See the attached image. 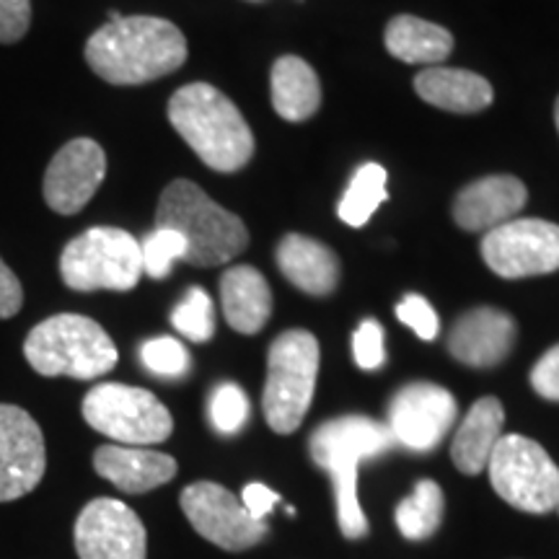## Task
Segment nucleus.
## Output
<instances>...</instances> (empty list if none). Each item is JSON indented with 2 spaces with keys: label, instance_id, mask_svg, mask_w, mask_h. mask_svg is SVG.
Instances as JSON below:
<instances>
[{
  "label": "nucleus",
  "instance_id": "nucleus-1",
  "mask_svg": "<svg viewBox=\"0 0 559 559\" xmlns=\"http://www.w3.org/2000/svg\"><path fill=\"white\" fill-rule=\"evenodd\" d=\"M187 39L177 24L158 16H122L86 41L88 68L111 86H140L185 66Z\"/></svg>",
  "mask_w": 559,
  "mask_h": 559
},
{
  "label": "nucleus",
  "instance_id": "nucleus-2",
  "mask_svg": "<svg viewBox=\"0 0 559 559\" xmlns=\"http://www.w3.org/2000/svg\"><path fill=\"white\" fill-rule=\"evenodd\" d=\"M169 122L213 171L234 174L254 156V132L239 107L210 83L181 86L169 102Z\"/></svg>",
  "mask_w": 559,
  "mask_h": 559
},
{
  "label": "nucleus",
  "instance_id": "nucleus-3",
  "mask_svg": "<svg viewBox=\"0 0 559 559\" xmlns=\"http://www.w3.org/2000/svg\"><path fill=\"white\" fill-rule=\"evenodd\" d=\"M391 445L394 436L386 425L362 415L330 419L313 430L311 459L332 474L340 528L347 539H362L368 534V519L358 500V464L362 459L381 456Z\"/></svg>",
  "mask_w": 559,
  "mask_h": 559
},
{
  "label": "nucleus",
  "instance_id": "nucleus-4",
  "mask_svg": "<svg viewBox=\"0 0 559 559\" xmlns=\"http://www.w3.org/2000/svg\"><path fill=\"white\" fill-rule=\"evenodd\" d=\"M156 228L177 230L187 241L185 262L194 267L230 262L249 247V230L239 215L210 200L190 179H174L160 192Z\"/></svg>",
  "mask_w": 559,
  "mask_h": 559
},
{
  "label": "nucleus",
  "instance_id": "nucleus-5",
  "mask_svg": "<svg viewBox=\"0 0 559 559\" xmlns=\"http://www.w3.org/2000/svg\"><path fill=\"white\" fill-rule=\"evenodd\" d=\"M29 366L47 379L91 381L117 366V347L102 324L81 313H58L34 326L24 342Z\"/></svg>",
  "mask_w": 559,
  "mask_h": 559
},
{
  "label": "nucleus",
  "instance_id": "nucleus-6",
  "mask_svg": "<svg viewBox=\"0 0 559 559\" xmlns=\"http://www.w3.org/2000/svg\"><path fill=\"white\" fill-rule=\"evenodd\" d=\"M319 379V342L306 330H288L270 345L262 409L280 436L300 428Z\"/></svg>",
  "mask_w": 559,
  "mask_h": 559
},
{
  "label": "nucleus",
  "instance_id": "nucleus-7",
  "mask_svg": "<svg viewBox=\"0 0 559 559\" xmlns=\"http://www.w3.org/2000/svg\"><path fill=\"white\" fill-rule=\"evenodd\" d=\"M60 277L70 290H132L143 277L140 241L122 228L83 230L60 254Z\"/></svg>",
  "mask_w": 559,
  "mask_h": 559
},
{
  "label": "nucleus",
  "instance_id": "nucleus-8",
  "mask_svg": "<svg viewBox=\"0 0 559 559\" xmlns=\"http://www.w3.org/2000/svg\"><path fill=\"white\" fill-rule=\"evenodd\" d=\"M83 419L120 445H156L171 438V412L151 391L124 383H99L83 396Z\"/></svg>",
  "mask_w": 559,
  "mask_h": 559
},
{
  "label": "nucleus",
  "instance_id": "nucleus-9",
  "mask_svg": "<svg viewBox=\"0 0 559 559\" xmlns=\"http://www.w3.org/2000/svg\"><path fill=\"white\" fill-rule=\"evenodd\" d=\"M495 492L523 513L544 515L559 506V469L526 436H502L487 464Z\"/></svg>",
  "mask_w": 559,
  "mask_h": 559
},
{
  "label": "nucleus",
  "instance_id": "nucleus-10",
  "mask_svg": "<svg viewBox=\"0 0 559 559\" xmlns=\"http://www.w3.org/2000/svg\"><path fill=\"white\" fill-rule=\"evenodd\" d=\"M481 257L506 280L549 275L559 270V226L542 218L508 221L487 230Z\"/></svg>",
  "mask_w": 559,
  "mask_h": 559
},
{
  "label": "nucleus",
  "instance_id": "nucleus-11",
  "mask_svg": "<svg viewBox=\"0 0 559 559\" xmlns=\"http://www.w3.org/2000/svg\"><path fill=\"white\" fill-rule=\"evenodd\" d=\"M181 510L202 539L226 551H243L267 536V523L257 521L241 498L215 481H194L181 489Z\"/></svg>",
  "mask_w": 559,
  "mask_h": 559
},
{
  "label": "nucleus",
  "instance_id": "nucleus-12",
  "mask_svg": "<svg viewBox=\"0 0 559 559\" xmlns=\"http://www.w3.org/2000/svg\"><path fill=\"white\" fill-rule=\"evenodd\" d=\"M75 551L81 559H145L148 534L130 506L115 498H96L75 521Z\"/></svg>",
  "mask_w": 559,
  "mask_h": 559
},
{
  "label": "nucleus",
  "instance_id": "nucleus-13",
  "mask_svg": "<svg viewBox=\"0 0 559 559\" xmlns=\"http://www.w3.org/2000/svg\"><path fill=\"white\" fill-rule=\"evenodd\" d=\"M456 423V400L449 389L436 383H409L389 404V425L394 440L404 449L428 453L449 436Z\"/></svg>",
  "mask_w": 559,
  "mask_h": 559
},
{
  "label": "nucleus",
  "instance_id": "nucleus-14",
  "mask_svg": "<svg viewBox=\"0 0 559 559\" xmlns=\"http://www.w3.org/2000/svg\"><path fill=\"white\" fill-rule=\"evenodd\" d=\"M45 436L29 412L0 404V502H13L45 477Z\"/></svg>",
  "mask_w": 559,
  "mask_h": 559
},
{
  "label": "nucleus",
  "instance_id": "nucleus-15",
  "mask_svg": "<svg viewBox=\"0 0 559 559\" xmlns=\"http://www.w3.org/2000/svg\"><path fill=\"white\" fill-rule=\"evenodd\" d=\"M107 177V153L96 140L75 138L55 153L45 171V202L55 213L75 215L88 205Z\"/></svg>",
  "mask_w": 559,
  "mask_h": 559
},
{
  "label": "nucleus",
  "instance_id": "nucleus-16",
  "mask_svg": "<svg viewBox=\"0 0 559 559\" xmlns=\"http://www.w3.org/2000/svg\"><path fill=\"white\" fill-rule=\"evenodd\" d=\"M519 326L500 309H472L461 317L449 334V353L472 368H492L510 355Z\"/></svg>",
  "mask_w": 559,
  "mask_h": 559
},
{
  "label": "nucleus",
  "instance_id": "nucleus-17",
  "mask_svg": "<svg viewBox=\"0 0 559 559\" xmlns=\"http://www.w3.org/2000/svg\"><path fill=\"white\" fill-rule=\"evenodd\" d=\"M528 190L521 179L498 174L472 181L459 192L453 202V221L472 234H487V230L513 221L526 207Z\"/></svg>",
  "mask_w": 559,
  "mask_h": 559
},
{
  "label": "nucleus",
  "instance_id": "nucleus-18",
  "mask_svg": "<svg viewBox=\"0 0 559 559\" xmlns=\"http://www.w3.org/2000/svg\"><path fill=\"white\" fill-rule=\"evenodd\" d=\"M94 469L128 495L151 492L177 477V461L169 453L140 445H102L94 453Z\"/></svg>",
  "mask_w": 559,
  "mask_h": 559
},
{
  "label": "nucleus",
  "instance_id": "nucleus-19",
  "mask_svg": "<svg viewBox=\"0 0 559 559\" xmlns=\"http://www.w3.org/2000/svg\"><path fill=\"white\" fill-rule=\"evenodd\" d=\"M277 267L309 296H330L340 283V257L309 236L288 234L277 247Z\"/></svg>",
  "mask_w": 559,
  "mask_h": 559
},
{
  "label": "nucleus",
  "instance_id": "nucleus-20",
  "mask_svg": "<svg viewBox=\"0 0 559 559\" xmlns=\"http://www.w3.org/2000/svg\"><path fill=\"white\" fill-rule=\"evenodd\" d=\"M502 425H506V409L500 400L481 396L472 404V409L461 419L451 445V459L461 474L477 477L487 469L489 456L502 438Z\"/></svg>",
  "mask_w": 559,
  "mask_h": 559
},
{
  "label": "nucleus",
  "instance_id": "nucleus-21",
  "mask_svg": "<svg viewBox=\"0 0 559 559\" xmlns=\"http://www.w3.org/2000/svg\"><path fill=\"white\" fill-rule=\"evenodd\" d=\"M415 91L432 107L453 115H477L492 104V86L487 79L461 68L432 66L415 75Z\"/></svg>",
  "mask_w": 559,
  "mask_h": 559
},
{
  "label": "nucleus",
  "instance_id": "nucleus-22",
  "mask_svg": "<svg viewBox=\"0 0 559 559\" xmlns=\"http://www.w3.org/2000/svg\"><path fill=\"white\" fill-rule=\"evenodd\" d=\"M221 304L226 321L239 334L264 330L272 313V293L260 270L236 264L221 277Z\"/></svg>",
  "mask_w": 559,
  "mask_h": 559
},
{
  "label": "nucleus",
  "instance_id": "nucleus-23",
  "mask_svg": "<svg viewBox=\"0 0 559 559\" xmlns=\"http://www.w3.org/2000/svg\"><path fill=\"white\" fill-rule=\"evenodd\" d=\"M272 107L283 120L304 122L321 107V83L309 62L285 55L272 66Z\"/></svg>",
  "mask_w": 559,
  "mask_h": 559
},
{
  "label": "nucleus",
  "instance_id": "nucleus-24",
  "mask_svg": "<svg viewBox=\"0 0 559 559\" xmlns=\"http://www.w3.org/2000/svg\"><path fill=\"white\" fill-rule=\"evenodd\" d=\"M383 41L391 58L409 62V66H440L453 50L449 29L417 16L391 19Z\"/></svg>",
  "mask_w": 559,
  "mask_h": 559
},
{
  "label": "nucleus",
  "instance_id": "nucleus-25",
  "mask_svg": "<svg viewBox=\"0 0 559 559\" xmlns=\"http://www.w3.org/2000/svg\"><path fill=\"white\" fill-rule=\"evenodd\" d=\"M443 489L438 481L423 479L412 489L409 498H404L396 506V526H400L404 539L425 542L443 523Z\"/></svg>",
  "mask_w": 559,
  "mask_h": 559
},
{
  "label": "nucleus",
  "instance_id": "nucleus-26",
  "mask_svg": "<svg viewBox=\"0 0 559 559\" xmlns=\"http://www.w3.org/2000/svg\"><path fill=\"white\" fill-rule=\"evenodd\" d=\"M386 179V169L379 164H366L362 169L355 171L353 181L342 194L340 218L353 228L366 226L381 202L389 200Z\"/></svg>",
  "mask_w": 559,
  "mask_h": 559
},
{
  "label": "nucleus",
  "instance_id": "nucleus-27",
  "mask_svg": "<svg viewBox=\"0 0 559 559\" xmlns=\"http://www.w3.org/2000/svg\"><path fill=\"white\" fill-rule=\"evenodd\" d=\"M171 324L181 337L192 342H207L215 334V309L213 300L202 288H192L181 298V304L171 313Z\"/></svg>",
  "mask_w": 559,
  "mask_h": 559
},
{
  "label": "nucleus",
  "instance_id": "nucleus-28",
  "mask_svg": "<svg viewBox=\"0 0 559 559\" xmlns=\"http://www.w3.org/2000/svg\"><path fill=\"white\" fill-rule=\"evenodd\" d=\"M143 272L153 280L169 277L174 262L187 257V241L171 228H153L145 241H140Z\"/></svg>",
  "mask_w": 559,
  "mask_h": 559
},
{
  "label": "nucleus",
  "instance_id": "nucleus-29",
  "mask_svg": "<svg viewBox=\"0 0 559 559\" xmlns=\"http://www.w3.org/2000/svg\"><path fill=\"white\" fill-rule=\"evenodd\" d=\"M140 360L151 373L160 376V379H181L192 366L190 353L174 337H156L148 340L140 347Z\"/></svg>",
  "mask_w": 559,
  "mask_h": 559
},
{
  "label": "nucleus",
  "instance_id": "nucleus-30",
  "mask_svg": "<svg viewBox=\"0 0 559 559\" xmlns=\"http://www.w3.org/2000/svg\"><path fill=\"white\" fill-rule=\"evenodd\" d=\"M249 419V400L236 383H221L210 396V423L223 436L239 432Z\"/></svg>",
  "mask_w": 559,
  "mask_h": 559
},
{
  "label": "nucleus",
  "instance_id": "nucleus-31",
  "mask_svg": "<svg viewBox=\"0 0 559 559\" xmlns=\"http://www.w3.org/2000/svg\"><path fill=\"white\" fill-rule=\"evenodd\" d=\"M396 319H400L402 324H407L419 340L430 342L438 337V330H440L438 313L432 311L428 300L417 296V293H409V296L402 298V304L396 306Z\"/></svg>",
  "mask_w": 559,
  "mask_h": 559
},
{
  "label": "nucleus",
  "instance_id": "nucleus-32",
  "mask_svg": "<svg viewBox=\"0 0 559 559\" xmlns=\"http://www.w3.org/2000/svg\"><path fill=\"white\" fill-rule=\"evenodd\" d=\"M355 362L362 370H379L386 362V349H383V326L376 319H366L353 337Z\"/></svg>",
  "mask_w": 559,
  "mask_h": 559
},
{
  "label": "nucleus",
  "instance_id": "nucleus-33",
  "mask_svg": "<svg viewBox=\"0 0 559 559\" xmlns=\"http://www.w3.org/2000/svg\"><path fill=\"white\" fill-rule=\"evenodd\" d=\"M32 24V0H0V45L24 39Z\"/></svg>",
  "mask_w": 559,
  "mask_h": 559
},
{
  "label": "nucleus",
  "instance_id": "nucleus-34",
  "mask_svg": "<svg viewBox=\"0 0 559 559\" xmlns=\"http://www.w3.org/2000/svg\"><path fill=\"white\" fill-rule=\"evenodd\" d=\"M531 386L549 402H559V345H555L536 360L531 370Z\"/></svg>",
  "mask_w": 559,
  "mask_h": 559
},
{
  "label": "nucleus",
  "instance_id": "nucleus-35",
  "mask_svg": "<svg viewBox=\"0 0 559 559\" xmlns=\"http://www.w3.org/2000/svg\"><path fill=\"white\" fill-rule=\"evenodd\" d=\"M24 306V288L21 280L13 275V270L0 260V319L16 317Z\"/></svg>",
  "mask_w": 559,
  "mask_h": 559
},
{
  "label": "nucleus",
  "instance_id": "nucleus-36",
  "mask_svg": "<svg viewBox=\"0 0 559 559\" xmlns=\"http://www.w3.org/2000/svg\"><path fill=\"white\" fill-rule=\"evenodd\" d=\"M241 502H243V508H247L257 521H264V515H267L270 510L277 506L280 498H277V492H272L270 487H264V485H260V481H254V485L243 487Z\"/></svg>",
  "mask_w": 559,
  "mask_h": 559
},
{
  "label": "nucleus",
  "instance_id": "nucleus-37",
  "mask_svg": "<svg viewBox=\"0 0 559 559\" xmlns=\"http://www.w3.org/2000/svg\"><path fill=\"white\" fill-rule=\"evenodd\" d=\"M555 122H557V130H559V99H557V107H555Z\"/></svg>",
  "mask_w": 559,
  "mask_h": 559
},
{
  "label": "nucleus",
  "instance_id": "nucleus-38",
  "mask_svg": "<svg viewBox=\"0 0 559 559\" xmlns=\"http://www.w3.org/2000/svg\"><path fill=\"white\" fill-rule=\"evenodd\" d=\"M251 3H260V0H251Z\"/></svg>",
  "mask_w": 559,
  "mask_h": 559
},
{
  "label": "nucleus",
  "instance_id": "nucleus-39",
  "mask_svg": "<svg viewBox=\"0 0 559 559\" xmlns=\"http://www.w3.org/2000/svg\"><path fill=\"white\" fill-rule=\"evenodd\" d=\"M557 510H559V506H557Z\"/></svg>",
  "mask_w": 559,
  "mask_h": 559
}]
</instances>
